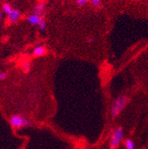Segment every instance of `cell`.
<instances>
[{"mask_svg":"<svg viewBox=\"0 0 148 149\" xmlns=\"http://www.w3.org/2000/svg\"><path fill=\"white\" fill-rule=\"evenodd\" d=\"M122 139H123V130L122 127H119L115 130V132H113L112 136H111L110 142H109L110 149H116L122 143Z\"/></svg>","mask_w":148,"mask_h":149,"instance_id":"obj_2","label":"cell"},{"mask_svg":"<svg viewBox=\"0 0 148 149\" xmlns=\"http://www.w3.org/2000/svg\"><path fill=\"white\" fill-rule=\"evenodd\" d=\"M22 69L24 70L25 73H28L30 69V63L28 61H25L22 64Z\"/></svg>","mask_w":148,"mask_h":149,"instance_id":"obj_12","label":"cell"},{"mask_svg":"<svg viewBox=\"0 0 148 149\" xmlns=\"http://www.w3.org/2000/svg\"><path fill=\"white\" fill-rule=\"evenodd\" d=\"M20 18H21V12L17 9H13V11L7 14V19L12 23H15L16 22H18Z\"/></svg>","mask_w":148,"mask_h":149,"instance_id":"obj_5","label":"cell"},{"mask_svg":"<svg viewBox=\"0 0 148 149\" xmlns=\"http://www.w3.org/2000/svg\"><path fill=\"white\" fill-rule=\"evenodd\" d=\"M45 10H46V3L44 1H40L34 6L33 13L38 14L42 17L44 15V13H45Z\"/></svg>","mask_w":148,"mask_h":149,"instance_id":"obj_4","label":"cell"},{"mask_svg":"<svg viewBox=\"0 0 148 149\" xmlns=\"http://www.w3.org/2000/svg\"><path fill=\"white\" fill-rule=\"evenodd\" d=\"M89 2L95 7H99L102 5L101 0H89Z\"/></svg>","mask_w":148,"mask_h":149,"instance_id":"obj_11","label":"cell"},{"mask_svg":"<svg viewBox=\"0 0 148 149\" xmlns=\"http://www.w3.org/2000/svg\"><path fill=\"white\" fill-rule=\"evenodd\" d=\"M10 123L16 129L21 127H28L30 125V121L27 118H24L19 115H13L10 118Z\"/></svg>","mask_w":148,"mask_h":149,"instance_id":"obj_3","label":"cell"},{"mask_svg":"<svg viewBox=\"0 0 148 149\" xmlns=\"http://www.w3.org/2000/svg\"><path fill=\"white\" fill-rule=\"evenodd\" d=\"M86 42H87V44H91V43L94 42V39L92 38L91 36H90V37H88V38L86 39Z\"/></svg>","mask_w":148,"mask_h":149,"instance_id":"obj_15","label":"cell"},{"mask_svg":"<svg viewBox=\"0 0 148 149\" xmlns=\"http://www.w3.org/2000/svg\"><path fill=\"white\" fill-rule=\"evenodd\" d=\"M41 18H42L41 16H39L38 14H35V13H32L30 15H28L27 21L32 26H38L39 22H40V20H41Z\"/></svg>","mask_w":148,"mask_h":149,"instance_id":"obj_6","label":"cell"},{"mask_svg":"<svg viewBox=\"0 0 148 149\" xmlns=\"http://www.w3.org/2000/svg\"><path fill=\"white\" fill-rule=\"evenodd\" d=\"M7 78V74L5 72H0V80H6Z\"/></svg>","mask_w":148,"mask_h":149,"instance_id":"obj_14","label":"cell"},{"mask_svg":"<svg viewBox=\"0 0 148 149\" xmlns=\"http://www.w3.org/2000/svg\"><path fill=\"white\" fill-rule=\"evenodd\" d=\"M46 52V49L44 45H38L35 46L33 50V55L35 57H41L44 56Z\"/></svg>","mask_w":148,"mask_h":149,"instance_id":"obj_7","label":"cell"},{"mask_svg":"<svg viewBox=\"0 0 148 149\" xmlns=\"http://www.w3.org/2000/svg\"><path fill=\"white\" fill-rule=\"evenodd\" d=\"M13 6L10 5V4H8V3H5L4 5H3V6H2V10H3V12L6 13V14H8V13H10L12 11H13Z\"/></svg>","mask_w":148,"mask_h":149,"instance_id":"obj_9","label":"cell"},{"mask_svg":"<svg viewBox=\"0 0 148 149\" xmlns=\"http://www.w3.org/2000/svg\"><path fill=\"white\" fill-rule=\"evenodd\" d=\"M124 146L126 149H135V147H136L135 143L129 139H128L124 141Z\"/></svg>","mask_w":148,"mask_h":149,"instance_id":"obj_8","label":"cell"},{"mask_svg":"<svg viewBox=\"0 0 148 149\" xmlns=\"http://www.w3.org/2000/svg\"><path fill=\"white\" fill-rule=\"evenodd\" d=\"M129 103V99L125 95H120L116 97L111 106V116L113 118H116L123 109L126 107V106Z\"/></svg>","mask_w":148,"mask_h":149,"instance_id":"obj_1","label":"cell"},{"mask_svg":"<svg viewBox=\"0 0 148 149\" xmlns=\"http://www.w3.org/2000/svg\"><path fill=\"white\" fill-rule=\"evenodd\" d=\"M2 16H3V13H2V11H1V10H0V19H1V18H2Z\"/></svg>","mask_w":148,"mask_h":149,"instance_id":"obj_16","label":"cell"},{"mask_svg":"<svg viewBox=\"0 0 148 149\" xmlns=\"http://www.w3.org/2000/svg\"><path fill=\"white\" fill-rule=\"evenodd\" d=\"M38 28H39V29H40V31H44L45 30V29H46V22H45V20L42 17L41 18V20H40V22H39V23H38Z\"/></svg>","mask_w":148,"mask_h":149,"instance_id":"obj_10","label":"cell"},{"mask_svg":"<svg viewBox=\"0 0 148 149\" xmlns=\"http://www.w3.org/2000/svg\"><path fill=\"white\" fill-rule=\"evenodd\" d=\"M88 2H89V0H76L77 5H78V6H85Z\"/></svg>","mask_w":148,"mask_h":149,"instance_id":"obj_13","label":"cell"},{"mask_svg":"<svg viewBox=\"0 0 148 149\" xmlns=\"http://www.w3.org/2000/svg\"><path fill=\"white\" fill-rule=\"evenodd\" d=\"M142 149H148V148H147V147H143Z\"/></svg>","mask_w":148,"mask_h":149,"instance_id":"obj_17","label":"cell"}]
</instances>
